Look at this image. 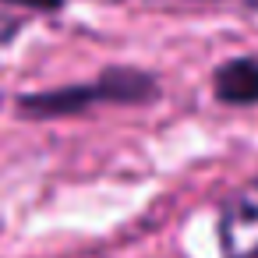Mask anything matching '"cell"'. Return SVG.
<instances>
[{"mask_svg":"<svg viewBox=\"0 0 258 258\" xmlns=\"http://www.w3.org/2000/svg\"><path fill=\"white\" fill-rule=\"evenodd\" d=\"M163 96L156 75L138 71V68H106L99 71L96 82H78V85H60L46 92H25L18 96L15 110L25 120H64V117H82L99 103L110 106H149Z\"/></svg>","mask_w":258,"mask_h":258,"instance_id":"obj_1","label":"cell"},{"mask_svg":"<svg viewBox=\"0 0 258 258\" xmlns=\"http://www.w3.org/2000/svg\"><path fill=\"white\" fill-rule=\"evenodd\" d=\"M216 240L223 258H258V180L226 195L216 219Z\"/></svg>","mask_w":258,"mask_h":258,"instance_id":"obj_2","label":"cell"},{"mask_svg":"<svg viewBox=\"0 0 258 258\" xmlns=\"http://www.w3.org/2000/svg\"><path fill=\"white\" fill-rule=\"evenodd\" d=\"M212 96L226 106H258V57H233L216 68Z\"/></svg>","mask_w":258,"mask_h":258,"instance_id":"obj_3","label":"cell"},{"mask_svg":"<svg viewBox=\"0 0 258 258\" xmlns=\"http://www.w3.org/2000/svg\"><path fill=\"white\" fill-rule=\"evenodd\" d=\"M0 4H15V8H29V11H60L64 0H0Z\"/></svg>","mask_w":258,"mask_h":258,"instance_id":"obj_4","label":"cell"},{"mask_svg":"<svg viewBox=\"0 0 258 258\" xmlns=\"http://www.w3.org/2000/svg\"><path fill=\"white\" fill-rule=\"evenodd\" d=\"M18 29H22V22H15V18H0V43H8Z\"/></svg>","mask_w":258,"mask_h":258,"instance_id":"obj_5","label":"cell"},{"mask_svg":"<svg viewBox=\"0 0 258 258\" xmlns=\"http://www.w3.org/2000/svg\"><path fill=\"white\" fill-rule=\"evenodd\" d=\"M0 103H4V99H0Z\"/></svg>","mask_w":258,"mask_h":258,"instance_id":"obj_6","label":"cell"}]
</instances>
